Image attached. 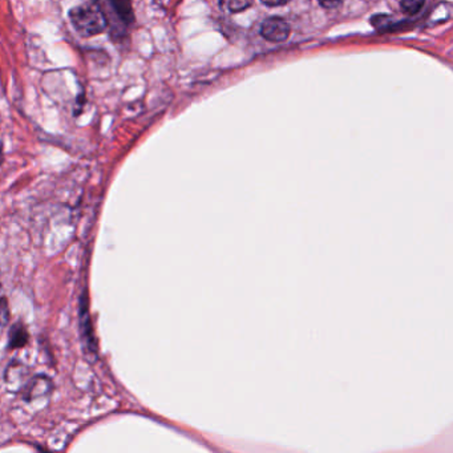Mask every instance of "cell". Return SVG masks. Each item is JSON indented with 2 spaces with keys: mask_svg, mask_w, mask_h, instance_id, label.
Segmentation results:
<instances>
[{
  "mask_svg": "<svg viewBox=\"0 0 453 453\" xmlns=\"http://www.w3.org/2000/svg\"><path fill=\"white\" fill-rule=\"evenodd\" d=\"M70 19L73 28L84 38L104 33L108 26L107 15L99 0H84L71 10Z\"/></svg>",
  "mask_w": 453,
  "mask_h": 453,
  "instance_id": "1",
  "label": "cell"
},
{
  "mask_svg": "<svg viewBox=\"0 0 453 453\" xmlns=\"http://www.w3.org/2000/svg\"><path fill=\"white\" fill-rule=\"evenodd\" d=\"M261 35L265 41L272 43H282L290 36V26L280 18H269L261 27Z\"/></svg>",
  "mask_w": 453,
  "mask_h": 453,
  "instance_id": "2",
  "label": "cell"
},
{
  "mask_svg": "<svg viewBox=\"0 0 453 453\" xmlns=\"http://www.w3.org/2000/svg\"><path fill=\"white\" fill-rule=\"evenodd\" d=\"M79 315H81V331L83 336L84 346L92 354H96V339L94 336V330H92L91 317H89L88 307V296L86 293L81 296V309H79Z\"/></svg>",
  "mask_w": 453,
  "mask_h": 453,
  "instance_id": "3",
  "label": "cell"
},
{
  "mask_svg": "<svg viewBox=\"0 0 453 453\" xmlns=\"http://www.w3.org/2000/svg\"><path fill=\"white\" fill-rule=\"evenodd\" d=\"M52 388H54V384H52L51 379L44 375H38L25 387L22 394L27 402H31L35 397L49 395Z\"/></svg>",
  "mask_w": 453,
  "mask_h": 453,
  "instance_id": "4",
  "label": "cell"
},
{
  "mask_svg": "<svg viewBox=\"0 0 453 453\" xmlns=\"http://www.w3.org/2000/svg\"><path fill=\"white\" fill-rule=\"evenodd\" d=\"M30 341V334L27 327L22 322L14 323L9 333V349H25Z\"/></svg>",
  "mask_w": 453,
  "mask_h": 453,
  "instance_id": "5",
  "label": "cell"
},
{
  "mask_svg": "<svg viewBox=\"0 0 453 453\" xmlns=\"http://www.w3.org/2000/svg\"><path fill=\"white\" fill-rule=\"evenodd\" d=\"M112 12L120 20L124 27H128L134 22V10H132V0H110Z\"/></svg>",
  "mask_w": 453,
  "mask_h": 453,
  "instance_id": "6",
  "label": "cell"
},
{
  "mask_svg": "<svg viewBox=\"0 0 453 453\" xmlns=\"http://www.w3.org/2000/svg\"><path fill=\"white\" fill-rule=\"evenodd\" d=\"M253 4V0H221L222 9L226 10L230 14L245 12Z\"/></svg>",
  "mask_w": 453,
  "mask_h": 453,
  "instance_id": "7",
  "label": "cell"
},
{
  "mask_svg": "<svg viewBox=\"0 0 453 453\" xmlns=\"http://www.w3.org/2000/svg\"><path fill=\"white\" fill-rule=\"evenodd\" d=\"M426 0H400V7L408 15H415L420 12Z\"/></svg>",
  "mask_w": 453,
  "mask_h": 453,
  "instance_id": "8",
  "label": "cell"
},
{
  "mask_svg": "<svg viewBox=\"0 0 453 453\" xmlns=\"http://www.w3.org/2000/svg\"><path fill=\"white\" fill-rule=\"evenodd\" d=\"M10 309L6 298H0V327L9 325Z\"/></svg>",
  "mask_w": 453,
  "mask_h": 453,
  "instance_id": "9",
  "label": "cell"
},
{
  "mask_svg": "<svg viewBox=\"0 0 453 453\" xmlns=\"http://www.w3.org/2000/svg\"><path fill=\"white\" fill-rule=\"evenodd\" d=\"M323 9H335L342 4V0H318Z\"/></svg>",
  "mask_w": 453,
  "mask_h": 453,
  "instance_id": "10",
  "label": "cell"
},
{
  "mask_svg": "<svg viewBox=\"0 0 453 453\" xmlns=\"http://www.w3.org/2000/svg\"><path fill=\"white\" fill-rule=\"evenodd\" d=\"M262 4H266L267 7H280L283 4H288L290 0H261Z\"/></svg>",
  "mask_w": 453,
  "mask_h": 453,
  "instance_id": "11",
  "label": "cell"
}]
</instances>
